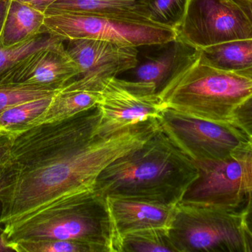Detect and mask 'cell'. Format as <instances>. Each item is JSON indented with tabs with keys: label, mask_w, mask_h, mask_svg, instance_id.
<instances>
[{
	"label": "cell",
	"mask_w": 252,
	"mask_h": 252,
	"mask_svg": "<svg viewBox=\"0 0 252 252\" xmlns=\"http://www.w3.org/2000/svg\"><path fill=\"white\" fill-rule=\"evenodd\" d=\"M100 120L96 105L67 119L13 133L1 175L3 228L61 198L94 190L108 166L145 144L160 126L158 118L102 137Z\"/></svg>",
	"instance_id": "1"
},
{
	"label": "cell",
	"mask_w": 252,
	"mask_h": 252,
	"mask_svg": "<svg viewBox=\"0 0 252 252\" xmlns=\"http://www.w3.org/2000/svg\"><path fill=\"white\" fill-rule=\"evenodd\" d=\"M198 176L193 160L160 126L141 147L108 166L95 189L103 196L127 197L177 205Z\"/></svg>",
	"instance_id": "2"
},
{
	"label": "cell",
	"mask_w": 252,
	"mask_h": 252,
	"mask_svg": "<svg viewBox=\"0 0 252 252\" xmlns=\"http://www.w3.org/2000/svg\"><path fill=\"white\" fill-rule=\"evenodd\" d=\"M3 229L8 244L25 240L56 239L89 244L100 252H113L107 201L96 190L61 198Z\"/></svg>",
	"instance_id": "3"
},
{
	"label": "cell",
	"mask_w": 252,
	"mask_h": 252,
	"mask_svg": "<svg viewBox=\"0 0 252 252\" xmlns=\"http://www.w3.org/2000/svg\"><path fill=\"white\" fill-rule=\"evenodd\" d=\"M199 57L175 75L158 96L167 108L180 113L232 122L234 110L252 94V81L210 66Z\"/></svg>",
	"instance_id": "4"
},
{
	"label": "cell",
	"mask_w": 252,
	"mask_h": 252,
	"mask_svg": "<svg viewBox=\"0 0 252 252\" xmlns=\"http://www.w3.org/2000/svg\"><path fill=\"white\" fill-rule=\"evenodd\" d=\"M244 212L181 201L170 235L177 252H252Z\"/></svg>",
	"instance_id": "5"
},
{
	"label": "cell",
	"mask_w": 252,
	"mask_h": 252,
	"mask_svg": "<svg viewBox=\"0 0 252 252\" xmlns=\"http://www.w3.org/2000/svg\"><path fill=\"white\" fill-rule=\"evenodd\" d=\"M43 31L66 41L90 38L136 47L163 45L177 38L176 30L152 22L90 13L45 15Z\"/></svg>",
	"instance_id": "6"
},
{
	"label": "cell",
	"mask_w": 252,
	"mask_h": 252,
	"mask_svg": "<svg viewBox=\"0 0 252 252\" xmlns=\"http://www.w3.org/2000/svg\"><path fill=\"white\" fill-rule=\"evenodd\" d=\"M161 127L194 161L220 160L235 155L251 137L232 122L195 118L166 108Z\"/></svg>",
	"instance_id": "7"
},
{
	"label": "cell",
	"mask_w": 252,
	"mask_h": 252,
	"mask_svg": "<svg viewBox=\"0 0 252 252\" xmlns=\"http://www.w3.org/2000/svg\"><path fill=\"white\" fill-rule=\"evenodd\" d=\"M100 93L97 135L102 137L158 119L167 108L154 85L134 80L115 77Z\"/></svg>",
	"instance_id": "8"
},
{
	"label": "cell",
	"mask_w": 252,
	"mask_h": 252,
	"mask_svg": "<svg viewBox=\"0 0 252 252\" xmlns=\"http://www.w3.org/2000/svg\"><path fill=\"white\" fill-rule=\"evenodd\" d=\"M177 37L196 48L252 38V25L234 0H189L176 28Z\"/></svg>",
	"instance_id": "9"
},
{
	"label": "cell",
	"mask_w": 252,
	"mask_h": 252,
	"mask_svg": "<svg viewBox=\"0 0 252 252\" xmlns=\"http://www.w3.org/2000/svg\"><path fill=\"white\" fill-rule=\"evenodd\" d=\"M66 41L79 73L63 88L100 92L109 80L137 66L138 47L90 38Z\"/></svg>",
	"instance_id": "10"
},
{
	"label": "cell",
	"mask_w": 252,
	"mask_h": 252,
	"mask_svg": "<svg viewBox=\"0 0 252 252\" xmlns=\"http://www.w3.org/2000/svg\"><path fill=\"white\" fill-rule=\"evenodd\" d=\"M239 151L224 159L193 160L198 168V176L182 201L233 211H245L252 194L246 187Z\"/></svg>",
	"instance_id": "11"
},
{
	"label": "cell",
	"mask_w": 252,
	"mask_h": 252,
	"mask_svg": "<svg viewBox=\"0 0 252 252\" xmlns=\"http://www.w3.org/2000/svg\"><path fill=\"white\" fill-rule=\"evenodd\" d=\"M64 41H58L27 56L1 76L0 85L32 84L62 90L79 73Z\"/></svg>",
	"instance_id": "12"
},
{
	"label": "cell",
	"mask_w": 252,
	"mask_h": 252,
	"mask_svg": "<svg viewBox=\"0 0 252 252\" xmlns=\"http://www.w3.org/2000/svg\"><path fill=\"white\" fill-rule=\"evenodd\" d=\"M112 226V250L123 235L147 229H170L176 205L127 197H106Z\"/></svg>",
	"instance_id": "13"
},
{
	"label": "cell",
	"mask_w": 252,
	"mask_h": 252,
	"mask_svg": "<svg viewBox=\"0 0 252 252\" xmlns=\"http://www.w3.org/2000/svg\"><path fill=\"white\" fill-rule=\"evenodd\" d=\"M165 46L159 54L137 65L132 79L152 84L158 93L182 69L196 60L201 51L178 37Z\"/></svg>",
	"instance_id": "14"
},
{
	"label": "cell",
	"mask_w": 252,
	"mask_h": 252,
	"mask_svg": "<svg viewBox=\"0 0 252 252\" xmlns=\"http://www.w3.org/2000/svg\"><path fill=\"white\" fill-rule=\"evenodd\" d=\"M150 1L151 0H56L46 9L44 14L90 13L149 22L147 11Z\"/></svg>",
	"instance_id": "15"
},
{
	"label": "cell",
	"mask_w": 252,
	"mask_h": 252,
	"mask_svg": "<svg viewBox=\"0 0 252 252\" xmlns=\"http://www.w3.org/2000/svg\"><path fill=\"white\" fill-rule=\"evenodd\" d=\"M45 14L19 0H11L2 31L0 44L13 47L28 41L44 32Z\"/></svg>",
	"instance_id": "16"
},
{
	"label": "cell",
	"mask_w": 252,
	"mask_h": 252,
	"mask_svg": "<svg viewBox=\"0 0 252 252\" xmlns=\"http://www.w3.org/2000/svg\"><path fill=\"white\" fill-rule=\"evenodd\" d=\"M200 60L221 71L238 72L252 67V38L234 40L201 50Z\"/></svg>",
	"instance_id": "17"
},
{
	"label": "cell",
	"mask_w": 252,
	"mask_h": 252,
	"mask_svg": "<svg viewBox=\"0 0 252 252\" xmlns=\"http://www.w3.org/2000/svg\"><path fill=\"white\" fill-rule=\"evenodd\" d=\"M100 99V92L62 88L55 95L48 109L33 126L67 119L96 106Z\"/></svg>",
	"instance_id": "18"
},
{
	"label": "cell",
	"mask_w": 252,
	"mask_h": 252,
	"mask_svg": "<svg viewBox=\"0 0 252 252\" xmlns=\"http://www.w3.org/2000/svg\"><path fill=\"white\" fill-rule=\"evenodd\" d=\"M53 97L28 101L7 108L0 113V130L17 133L33 127L48 109Z\"/></svg>",
	"instance_id": "19"
},
{
	"label": "cell",
	"mask_w": 252,
	"mask_h": 252,
	"mask_svg": "<svg viewBox=\"0 0 252 252\" xmlns=\"http://www.w3.org/2000/svg\"><path fill=\"white\" fill-rule=\"evenodd\" d=\"M169 230L147 229L127 232L120 239L117 252H177Z\"/></svg>",
	"instance_id": "20"
},
{
	"label": "cell",
	"mask_w": 252,
	"mask_h": 252,
	"mask_svg": "<svg viewBox=\"0 0 252 252\" xmlns=\"http://www.w3.org/2000/svg\"><path fill=\"white\" fill-rule=\"evenodd\" d=\"M62 40L64 39L54 34L43 32L25 42L13 47H4L0 44V78L16 64L31 53L49 47Z\"/></svg>",
	"instance_id": "21"
},
{
	"label": "cell",
	"mask_w": 252,
	"mask_h": 252,
	"mask_svg": "<svg viewBox=\"0 0 252 252\" xmlns=\"http://www.w3.org/2000/svg\"><path fill=\"white\" fill-rule=\"evenodd\" d=\"M189 1V0H151L147 19L152 23L176 30L183 20Z\"/></svg>",
	"instance_id": "22"
},
{
	"label": "cell",
	"mask_w": 252,
	"mask_h": 252,
	"mask_svg": "<svg viewBox=\"0 0 252 252\" xmlns=\"http://www.w3.org/2000/svg\"><path fill=\"white\" fill-rule=\"evenodd\" d=\"M59 91L48 87L32 84L0 85V113L14 105L28 101L53 96Z\"/></svg>",
	"instance_id": "23"
},
{
	"label": "cell",
	"mask_w": 252,
	"mask_h": 252,
	"mask_svg": "<svg viewBox=\"0 0 252 252\" xmlns=\"http://www.w3.org/2000/svg\"><path fill=\"white\" fill-rule=\"evenodd\" d=\"M9 245L17 252H100L89 244L56 239L25 240Z\"/></svg>",
	"instance_id": "24"
},
{
	"label": "cell",
	"mask_w": 252,
	"mask_h": 252,
	"mask_svg": "<svg viewBox=\"0 0 252 252\" xmlns=\"http://www.w3.org/2000/svg\"><path fill=\"white\" fill-rule=\"evenodd\" d=\"M232 122L244 130L251 137L252 136V94L240 104L234 110Z\"/></svg>",
	"instance_id": "25"
},
{
	"label": "cell",
	"mask_w": 252,
	"mask_h": 252,
	"mask_svg": "<svg viewBox=\"0 0 252 252\" xmlns=\"http://www.w3.org/2000/svg\"><path fill=\"white\" fill-rule=\"evenodd\" d=\"M240 157L244 168L246 187L252 195V142L239 151Z\"/></svg>",
	"instance_id": "26"
},
{
	"label": "cell",
	"mask_w": 252,
	"mask_h": 252,
	"mask_svg": "<svg viewBox=\"0 0 252 252\" xmlns=\"http://www.w3.org/2000/svg\"><path fill=\"white\" fill-rule=\"evenodd\" d=\"M13 133L0 130V166L2 165L10 153L13 144Z\"/></svg>",
	"instance_id": "27"
},
{
	"label": "cell",
	"mask_w": 252,
	"mask_h": 252,
	"mask_svg": "<svg viewBox=\"0 0 252 252\" xmlns=\"http://www.w3.org/2000/svg\"><path fill=\"white\" fill-rule=\"evenodd\" d=\"M243 222H244L246 233H247L252 247V195L248 207L244 212Z\"/></svg>",
	"instance_id": "28"
},
{
	"label": "cell",
	"mask_w": 252,
	"mask_h": 252,
	"mask_svg": "<svg viewBox=\"0 0 252 252\" xmlns=\"http://www.w3.org/2000/svg\"><path fill=\"white\" fill-rule=\"evenodd\" d=\"M19 1H23L27 3L29 5L32 6L34 8L39 11L43 12L44 13L46 9L53 4L56 0H19Z\"/></svg>",
	"instance_id": "29"
},
{
	"label": "cell",
	"mask_w": 252,
	"mask_h": 252,
	"mask_svg": "<svg viewBox=\"0 0 252 252\" xmlns=\"http://www.w3.org/2000/svg\"><path fill=\"white\" fill-rule=\"evenodd\" d=\"M10 1L11 0H0V36L8 11Z\"/></svg>",
	"instance_id": "30"
},
{
	"label": "cell",
	"mask_w": 252,
	"mask_h": 252,
	"mask_svg": "<svg viewBox=\"0 0 252 252\" xmlns=\"http://www.w3.org/2000/svg\"><path fill=\"white\" fill-rule=\"evenodd\" d=\"M242 9L252 25V0H234Z\"/></svg>",
	"instance_id": "31"
},
{
	"label": "cell",
	"mask_w": 252,
	"mask_h": 252,
	"mask_svg": "<svg viewBox=\"0 0 252 252\" xmlns=\"http://www.w3.org/2000/svg\"><path fill=\"white\" fill-rule=\"evenodd\" d=\"M14 252L4 239V229H0V252Z\"/></svg>",
	"instance_id": "32"
},
{
	"label": "cell",
	"mask_w": 252,
	"mask_h": 252,
	"mask_svg": "<svg viewBox=\"0 0 252 252\" xmlns=\"http://www.w3.org/2000/svg\"><path fill=\"white\" fill-rule=\"evenodd\" d=\"M237 73L240 74V75H243V76L247 77V78H250L252 81V68H248V69L240 71V72H238Z\"/></svg>",
	"instance_id": "33"
},
{
	"label": "cell",
	"mask_w": 252,
	"mask_h": 252,
	"mask_svg": "<svg viewBox=\"0 0 252 252\" xmlns=\"http://www.w3.org/2000/svg\"><path fill=\"white\" fill-rule=\"evenodd\" d=\"M2 165L0 166V189H1V175H2ZM2 202H1V198H0V221H1V216H2ZM0 229H3V226H1V223H0Z\"/></svg>",
	"instance_id": "34"
},
{
	"label": "cell",
	"mask_w": 252,
	"mask_h": 252,
	"mask_svg": "<svg viewBox=\"0 0 252 252\" xmlns=\"http://www.w3.org/2000/svg\"><path fill=\"white\" fill-rule=\"evenodd\" d=\"M251 141H252V136H251Z\"/></svg>",
	"instance_id": "35"
}]
</instances>
